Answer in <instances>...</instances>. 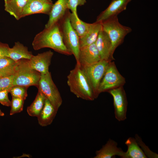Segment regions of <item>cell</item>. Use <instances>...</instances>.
<instances>
[{
  "mask_svg": "<svg viewBox=\"0 0 158 158\" xmlns=\"http://www.w3.org/2000/svg\"><path fill=\"white\" fill-rule=\"evenodd\" d=\"M32 45L35 50L49 48L62 54L68 56L72 55L64 44L58 22L48 28H45L36 35Z\"/></svg>",
  "mask_w": 158,
  "mask_h": 158,
  "instance_id": "1",
  "label": "cell"
},
{
  "mask_svg": "<svg viewBox=\"0 0 158 158\" xmlns=\"http://www.w3.org/2000/svg\"><path fill=\"white\" fill-rule=\"evenodd\" d=\"M71 92L78 98L93 101L97 97L90 81L82 67L76 64L67 76Z\"/></svg>",
  "mask_w": 158,
  "mask_h": 158,
  "instance_id": "2",
  "label": "cell"
},
{
  "mask_svg": "<svg viewBox=\"0 0 158 158\" xmlns=\"http://www.w3.org/2000/svg\"><path fill=\"white\" fill-rule=\"evenodd\" d=\"M29 60L23 59L17 61L13 75V86L20 85L28 87L34 86L38 87L41 74L31 67Z\"/></svg>",
  "mask_w": 158,
  "mask_h": 158,
  "instance_id": "3",
  "label": "cell"
},
{
  "mask_svg": "<svg viewBox=\"0 0 158 158\" xmlns=\"http://www.w3.org/2000/svg\"><path fill=\"white\" fill-rule=\"evenodd\" d=\"M102 30L108 35L112 43V52L124 41L125 37L131 32L130 27L122 25L118 16L111 17L101 22Z\"/></svg>",
  "mask_w": 158,
  "mask_h": 158,
  "instance_id": "4",
  "label": "cell"
},
{
  "mask_svg": "<svg viewBox=\"0 0 158 158\" xmlns=\"http://www.w3.org/2000/svg\"><path fill=\"white\" fill-rule=\"evenodd\" d=\"M69 12L68 10L58 23L64 44L74 56L76 64L79 65L78 61L80 50L79 37L71 25L68 16Z\"/></svg>",
  "mask_w": 158,
  "mask_h": 158,
  "instance_id": "5",
  "label": "cell"
},
{
  "mask_svg": "<svg viewBox=\"0 0 158 158\" xmlns=\"http://www.w3.org/2000/svg\"><path fill=\"white\" fill-rule=\"evenodd\" d=\"M37 88L54 107L58 110L62 104V99L60 93L52 79L50 72L41 74Z\"/></svg>",
  "mask_w": 158,
  "mask_h": 158,
  "instance_id": "6",
  "label": "cell"
},
{
  "mask_svg": "<svg viewBox=\"0 0 158 158\" xmlns=\"http://www.w3.org/2000/svg\"><path fill=\"white\" fill-rule=\"evenodd\" d=\"M125 82V78L118 72L114 62L110 61L100 83L98 94L123 86Z\"/></svg>",
  "mask_w": 158,
  "mask_h": 158,
  "instance_id": "7",
  "label": "cell"
},
{
  "mask_svg": "<svg viewBox=\"0 0 158 158\" xmlns=\"http://www.w3.org/2000/svg\"><path fill=\"white\" fill-rule=\"evenodd\" d=\"M111 61L101 60L91 65L82 67L87 75L97 98L100 83Z\"/></svg>",
  "mask_w": 158,
  "mask_h": 158,
  "instance_id": "8",
  "label": "cell"
},
{
  "mask_svg": "<svg viewBox=\"0 0 158 158\" xmlns=\"http://www.w3.org/2000/svg\"><path fill=\"white\" fill-rule=\"evenodd\" d=\"M107 92L113 97L116 118L119 121L125 120L127 118L128 102L126 94L123 86L112 89Z\"/></svg>",
  "mask_w": 158,
  "mask_h": 158,
  "instance_id": "9",
  "label": "cell"
},
{
  "mask_svg": "<svg viewBox=\"0 0 158 158\" xmlns=\"http://www.w3.org/2000/svg\"><path fill=\"white\" fill-rule=\"evenodd\" d=\"M53 4L52 0H28L22 12V18L37 13L49 15Z\"/></svg>",
  "mask_w": 158,
  "mask_h": 158,
  "instance_id": "10",
  "label": "cell"
},
{
  "mask_svg": "<svg viewBox=\"0 0 158 158\" xmlns=\"http://www.w3.org/2000/svg\"><path fill=\"white\" fill-rule=\"evenodd\" d=\"M101 60L95 43L80 48L78 61L82 67L91 65Z\"/></svg>",
  "mask_w": 158,
  "mask_h": 158,
  "instance_id": "11",
  "label": "cell"
},
{
  "mask_svg": "<svg viewBox=\"0 0 158 158\" xmlns=\"http://www.w3.org/2000/svg\"><path fill=\"white\" fill-rule=\"evenodd\" d=\"M101 60L111 61L114 59L111 40L102 28L95 42Z\"/></svg>",
  "mask_w": 158,
  "mask_h": 158,
  "instance_id": "12",
  "label": "cell"
},
{
  "mask_svg": "<svg viewBox=\"0 0 158 158\" xmlns=\"http://www.w3.org/2000/svg\"><path fill=\"white\" fill-rule=\"evenodd\" d=\"M54 53L49 50L36 55H33L29 60L31 67L41 74H45L49 72V67Z\"/></svg>",
  "mask_w": 158,
  "mask_h": 158,
  "instance_id": "13",
  "label": "cell"
},
{
  "mask_svg": "<svg viewBox=\"0 0 158 158\" xmlns=\"http://www.w3.org/2000/svg\"><path fill=\"white\" fill-rule=\"evenodd\" d=\"M132 0H111L108 7L97 17L96 22H102L118 15L126 9L128 4Z\"/></svg>",
  "mask_w": 158,
  "mask_h": 158,
  "instance_id": "14",
  "label": "cell"
},
{
  "mask_svg": "<svg viewBox=\"0 0 158 158\" xmlns=\"http://www.w3.org/2000/svg\"><path fill=\"white\" fill-rule=\"evenodd\" d=\"M68 0H57L53 4L51 12L49 15V20L45 25L48 28L58 22L64 16L69 10L68 4Z\"/></svg>",
  "mask_w": 158,
  "mask_h": 158,
  "instance_id": "15",
  "label": "cell"
},
{
  "mask_svg": "<svg viewBox=\"0 0 158 158\" xmlns=\"http://www.w3.org/2000/svg\"><path fill=\"white\" fill-rule=\"evenodd\" d=\"M117 143L109 138L106 143L95 152L94 158H113L116 156L121 157L123 152L117 147Z\"/></svg>",
  "mask_w": 158,
  "mask_h": 158,
  "instance_id": "16",
  "label": "cell"
},
{
  "mask_svg": "<svg viewBox=\"0 0 158 158\" xmlns=\"http://www.w3.org/2000/svg\"><path fill=\"white\" fill-rule=\"evenodd\" d=\"M58 110L46 98L44 107L37 117L39 124L42 127L50 125L54 119Z\"/></svg>",
  "mask_w": 158,
  "mask_h": 158,
  "instance_id": "17",
  "label": "cell"
},
{
  "mask_svg": "<svg viewBox=\"0 0 158 158\" xmlns=\"http://www.w3.org/2000/svg\"><path fill=\"white\" fill-rule=\"evenodd\" d=\"M102 28L101 22H95L91 23L86 34L79 37L80 48L95 43Z\"/></svg>",
  "mask_w": 158,
  "mask_h": 158,
  "instance_id": "18",
  "label": "cell"
},
{
  "mask_svg": "<svg viewBox=\"0 0 158 158\" xmlns=\"http://www.w3.org/2000/svg\"><path fill=\"white\" fill-rule=\"evenodd\" d=\"M32 53L28 51L27 47L19 42L15 43L12 48H10L6 56L15 61L21 59H30L33 56Z\"/></svg>",
  "mask_w": 158,
  "mask_h": 158,
  "instance_id": "19",
  "label": "cell"
},
{
  "mask_svg": "<svg viewBox=\"0 0 158 158\" xmlns=\"http://www.w3.org/2000/svg\"><path fill=\"white\" fill-rule=\"evenodd\" d=\"M5 11L18 20L22 18L28 0H4Z\"/></svg>",
  "mask_w": 158,
  "mask_h": 158,
  "instance_id": "20",
  "label": "cell"
},
{
  "mask_svg": "<svg viewBox=\"0 0 158 158\" xmlns=\"http://www.w3.org/2000/svg\"><path fill=\"white\" fill-rule=\"evenodd\" d=\"M125 144L127 146V150L126 152H123L121 158H147L138 144L135 138H129L126 140Z\"/></svg>",
  "mask_w": 158,
  "mask_h": 158,
  "instance_id": "21",
  "label": "cell"
},
{
  "mask_svg": "<svg viewBox=\"0 0 158 158\" xmlns=\"http://www.w3.org/2000/svg\"><path fill=\"white\" fill-rule=\"evenodd\" d=\"M46 99L43 94L38 90L35 99L27 108V111L28 114L31 116L37 117L44 107Z\"/></svg>",
  "mask_w": 158,
  "mask_h": 158,
  "instance_id": "22",
  "label": "cell"
},
{
  "mask_svg": "<svg viewBox=\"0 0 158 158\" xmlns=\"http://www.w3.org/2000/svg\"><path fill=\"white\" fill-rule=\"evenodd\" d=\"M69 18L71 25L77 33L79 37L84 36L88 31L91 23H85L81 20L78 16L69 12Z\"/></svg>",
  "mask_w": 158,
  "mask_h": 158,
  "instance_id": "23",
  "label": "cell"
},
{
  "mask_svg": "<svg viewBox=\"0 0 158 158\" xmlns=\"http://www.w3.org/2000/svg\"><path fill=\"white\" fill-rule=\"evenodd\" d=\"M17 61L6 56L0 58V75L7 76L13 75Z\"/></svg>",
  "mask_w": 158,
  "mask_h": 158,
  "instance_id": "24",
  "label": "cell"
},
{
  "mask_svg": "<svg viewBox=\"0 0 158 158\" xmlns=\"http://www.w3.org/2000/svg\"><path fill=\"white\" fill-rule=\"evenodd\" d=\"M28 87L20 85L13 86L10 89L9 92L12 97L19 98L25 100L28 96Z\"/></svg>",
  "mask_w": 158,
  "mask_h": 158,
  "instance_id": "25",
  "label": "cell"
},
{
  "mask_svg": "<svg viewBox=\"0 0 158 158\" xmlns=\"http://www.w3.org/2000/svg\"><path fill=\"white\" fill-rule=\"evenodd\" d=\"M24 101L21 99L12 97L10 115H12L21 112L23 109Z\"/></svg>",
  "mask_w": 158,
  "mask_h": 158,
  "instance_id": "26",
  "label": "cell"
},
{
  "mask_svg": "<svg viewBox=\"0 0 158 158\" xmlns=\"http://www.w3.org/2000/svg\"><path fill=\"white\" fill-rule=\"evenodd\" d=\"M135 138L138 145L147 157L150 158H157L158 154L152 151L149 147L146 145L142 141L141 138L137 134H135Z\"/></svg>",
  "mask_w": 158,
  "mask_h": 158,
  "instance_id": "27",
  "label": "cell"
},
{
  "mask_svg": "<svg viewBox=\"0 0 158 158\" xmlns=\"http://www.w3.org/2000/svg\"><path fill=\"white\" fill-rule=\"evenodd\" d=\"M86 2V0H68V8L76 16L78 17L77 13V7L83 5Z\"/></svg>",
  "mask_w": 158,
  "mask_h": 158,
  "instance_id": "28",
  "label": "cell"
},
{
  "mask_svg": "<svg viewBox=\"0 0 158 158\" xmlns=\"http://www.w3.org/2000/svg\"><path fill=\"white\" fill-rule=\"evenodd\" d=\"M13 75L0 77V90L10 89L13 86Z\"/></svg>",
  "mask_w": 158,
  "mask_h": 158,
  "instance_id": "29",
  "label": "cell"
},
{
  "mask_svg": "<svg viewBox=\"0 0 158 158\" xmlns=\"http://www.w3.org/2000/svg\"><path fill=\"white\" fill-rule=\"evenodd\" d=\"M10 89L0 90V103L3 106H10L11 101L9 100L8 95Z\"/></svg>",
  "mask_w": 158,
  "mask_h": 158,
  "instance_id": "30",
  "label": "cell"
},
{
  "mask_svg": "<svg viewBox=\"0 0 158 158\" xmlns=\"http://www.w3.org/2000/svg\"><path fill=\"white\" fill-rule=\"evenodd\" d=\"M10 48L8 44L0 42V58L6 56Z\"/></svg>",
  "mask_w": 158,
  "mask_h": 158,
  "instance_id": "31",
  "label": "cell"
},
{
  "mask_svg": "<svg viewBox=\"0 0 158 158\" xmlns=\"http://www.w3.org/2000/svg\"><path fill=\"white\" fill-rule=\"evenodd\" d=\"M4 115V113L0 109V116H3Z\"/></svg>",
  "mask_w": 158,
  "mask_h": 158,
  "instance_id": "32",
  "label": "cell"
},
{
  "mask_svg": "<svg viewBox=\"0 0 158 158\" xmlns=\"http://www.w3.org/2000/svg\"><path fill=\"white\" fill-rule=\"evenodd\" d=\"M1 77V76L0 75V77Z\"/></svg>",
  "mask_w": 158,
  "mask_h": 158,
  "instance_id": "33",
  "label": "cell"
},
{
  "mask_svg": "<svg viewBox=\"0 0 158 158\" xmlns=\"http://www.w3.org/2000/svg\"></svg>",
  "mask_w": 158,
  "mask_h": 158,
  "instance_id": "34",
  "label": "cell"
}]
</instances>
